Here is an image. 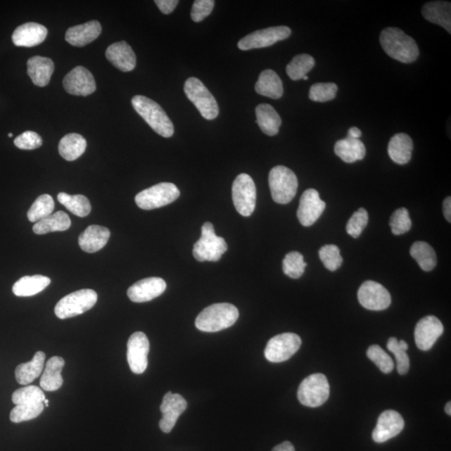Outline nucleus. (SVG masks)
<instances>
[{
    "mask_svg": "<svg viewBox=\"0 0 451 451\" xmlns=\"http://www.w3.org/2000/svg\"><path fill=\"white\" fill-rule=\"evenodd\" d=\"M379 40L387 55L401 63L409 64L418 59L419 51L417 42L400 29L390 27L383 30Z\"/></svg>",
    "mask_w": 451,
    "mask_h": 451,
    "instance_id": "f257e3e1",
    "label": "nucleus"
},
{
    "mask_svg": "<svg viewBox=\"0 0 451 451\" xmlns=\"http://www.w3.org/2000/svg\"><path fill=\"white\" fill-rule=\"evenodd\" d=\"M239 317V310L234 305L230 303H215L201 312L195 324L201 331L216 333L231 327Z\"/></svg>",
    "mask_w": 451,
    "mask_h": 451,
    "instance_id": "f03ea898",
    "label": "nucleus"
},
{
    "mask_svg": "<svg viewBox=\"0 0 451 451\" xmlns=\"http://www.w3.org/2000/svg\"><path fill=\"white\" fill-rule=\"evenodd\" d=\"M132 104L136 113L158 135L166 138L173 136V124L162 106L143 96H134Z\"/></svg>",
    "mask_w": 451,
    "mask_h": 451,
    "instance_id": "7ed1b4c3",
    "label": "nucleus"
},
{
    "mask_svg": "<svg viewBox=\"0 0 451 451\" xmlns=\"http://www.w3.org/2000/svg\"><path fill=\"white\" fill-rule=\"evenodd\" d=\"M227 244L224 239L217 236L211 222H205L202 235L194 244L193 256L199 262H218L227 252Z\"/></svg>",
    "mask_w": 451,
    "mask_h": 451,
    "instance_id": "20e7f679",
    "label": "nucleus"
},
{
    "mask_svg": "<svg viewBox=\"0 0 451 451\" xmlns=\"http://www.w3.org/2000/svg\"><path fill=\"white\" fill-rule=\"evenodd\" d=\"M269 182L272 198L275 203L288 204L296 196L298 182L292 170L284 166L272 168Z\"/></svg>",
    "mask_w": 451,
    "mask_h": 451,
    "instance_id": "39448f33",
    "label": "nucleus"
},
{
    "mask_svg": "<svg viewBox=\"0 0 451 451\" xmlns=\"http://www.w3.org/2000/svg\"><path fill=\"white\" fill-rule=\"evenodd\" d=\"M97 299V293L92 289L79 290L61 298L55 307V314L61 319L73 318L91 310Z\"/></svg>",
    "mask_w": 451,
    "mask_h": 451,
    "instance_id": "423d86ee",
    "label": "nucleus"
},
{
    "mask_svg": "<svg viewBox=\"0 0 451 451\" xmlns=\"http://www.w3.org/2000/svg\"><path fill=\"white\" fill-rule=\"evenodd\" d=\"M330 387L323 374H314L303 379L298 390V399L307 407L317 408L328 400Z\"/></svg>",
    "mask_w": 451,
    "mask_h": 451,
    "instance_id": "0eeeda50",
    "label": "nucleus"
},
{
    "mask_svg": "<svg viewBox=\"0 0 451 451\" xmlns=\"http://www.w3.org/2000/svg\"><path fill=\"white\" fill-rule=\"evenodd\" d=\"M180 191L173 183L162 182L143 190L136 196V203L143 210L167 206L179 198Z\"/></svg>",
    "mask_w": 451,
    "mask_h": 451,
    "instance_id": "6e6552de",
    "label": "nucleus"
},
{
    "mask_svg": "<svg viewBox=\"0 0 451 451\" xmlns=\"http://www.w3.org/2000/svg\"><path fill=\"white\" fill-rule=\"evenodd\" d=\"M184 91L187 98L193 102L203 118L212 120L216 119L220 115V107L215 98L199 79L191 77L187 80Z\"/></svg>",
    "mask_w": 451,
    "mask_h": 451,
    "instance_id": "1a4fd4ad",
    "label": "nucleus"
},
{
    "mask_svg": "<svg viewBox=\"0 0 451 451\" xmlns=\"http://www.w3.org/2000/svg\"><path fill=\"white\" fill-rule=\"evenodd\" d=\"M231 195L236 211L243 217L251 216L257 200V189L253 178L248 174H240L232 184Z\"/></svg>",
    "mask_w": 451,
    "mask_h": 451,
    "instance_id": "9d476101",
    "label": "nucleus"
},
{
    "mask_svg": "<svg viewBox=\"0 0 451 451\" xmlns=\"http://www.w3.org/2000/svg\"><path fill=\"white\" fill-rule=\"evenodd\" d=\"M302 345L301 338L296 334L284 333L272 338L265 351V358L272 363L288 360L296 354Z\"/></svg>",
    "mask_w": 451,
    "mask_h": 451,
    "instance_id": "9b49d317",
    "label": "nucleus"
},
{
    "mask_svg": "<svg viewBox=\"0 0 451 451\" xmlns=\"http://www.w3.org/2000/svg\"><path fill=\"white\" fill-rule=\"evenodd\" d=\"M291 29L288 26H276L257 30L243 37L238 44L241 51L261 49L274 46L277 42L288 39L291 35Z\"/></svg>",
    "mask_w": 451,
    "mask_h": 451,
    "instance_id": "f8f14e48",
    "label": "nucleus"
},
{
    "mask_svg": "<svg viewBox=\"0 0 451 451\" xmlns=\"http://www.w3.org/2000/svg\"><path fill=\"white\" fill-rule=\"evenodd\" d=\"M358 298L360 305L369 310H385L391 305V296L388 290L371 280L366 281L360 286Z\"/></svg>",
    "mask_w": 451,
    "mask_h": 451,
    "instance_id": "ddd939ff",
    "label": "nucleus"
},
{
    "mask_svg": "<svg viewBox=\"0 0 451 451\" xmlns=\"http://www.w3.org/2000/svg\"><path fill=\"white\" fill-rule=\"evenodd\" d=\"M150 343L144 333L136 332L129 337L127 343V361L134 374H141L146 371L148 365Z\"/></svg>",
    "mask_w": 451,
    "mask_h": 451,
    "instance_id": "4468645a",
    "label": "nucleus"
},
{
    "mask_svg": "<svg viewBox=\"0 0 451 451\" xmlns=\"http://www.w3.org/2000/svg\"><path fill=\"white\" fill-rule=\"evenodd\" d=\"M65 90L70 95L87 96L96 90L93 75L83 66L75 67L65 75L63 80Z\"/></svg>",
    "mask_w": 451,
    "mask_h": 451,
    "instance_id": "2eb2a0df",
    "label": "nucleus"
},
{
    "mask_svg": "<svg viewBox=\"0 0 451 451\" xmlns=\"http://www.w3.org/2000/svg\"><path fill=\"white\" fill-rule=\"evenodd\" d=\"M326 204L321 200L319 191L307 189L303 193L298 209L297 216L303 226L314 225L322 215Z\"/></svg>",
    "mask_w": 451,
    "mask_h": 451,
    "instance_id": "dca6fc26",
    "label": "nucleus"
},
{
    "mask_svg": "<svg viewBox=\"0 0 451 451\" xmlns=\"http://www.w3.org/2000/svg\"><path fill=\"white\" fill-rule=\"evenodd\" d=\"M444 332L443 324L435 316L419 321L414 329V341L419 350H430Z\"/></svg>",
    "mask_w": 451,
    "mask_h": 451,
    "instance_id": "f3484780",
    "label": "nucleus"
},
{
    "mask_svg": "<svg viewBox=\"0 0 451 451\" xmlns=\"http://www.w3.org/2000/svg\"><path fill=\"white\" fill-rule=\"evenodd\" d=\"M405 421L400 414L395 410H386L378 419L372 437L376 443H385L398 436L403 431Z\"/></svg>",
    "mask_w": 451,
    "mask_h": 451,
    "instance_id": "a211bd4d",
    "label": "nucleus"
},
{
    "mask_svg": "<svg viewBox=\"0 0 451 451\" xmlns=\"http://www.w3.org/2000/svg\"><path fill=\"white\" fill-rule=\"evenodd\" d=\"M186 408V401L182 395L167 392L163 397V403L160 405V412L163 413V419L159 423L160 430L164 433L171 432L175 426L178 418L181 417Z\"/></svg>",
    "mask_w": 451,
    "mask_h": 451,
    "instance_id": "6ab92c4d",
    "label": "nucleus"
},
{
    "mask_svg": "<svg viewBox=\"0 0 451 451\" xmlns=\"http://www.w3.org/2000/svg\"><path fill=\"white\" fill-rule=\"evenodd\" d=\"M167 284L160 278H147L129 287L127 296L134 303H146L153 300L165 292Z\"/></svg>",
    "mask_w": 451,
    "mask_h": 451,
    "instance_id": "aec40b11",
    "label": "nucleus"
},
{
    "mask_svg": "<svg viewBox=\"0 0 451 451\" xmlns=\"http://www.w3.org/2000/svg\"><path fill=\"white\" fill-rule=\"evenodd\" d=\"M48 34L46 27L34 22L17 27L12 35L13 43L20 47H34L46 40Z\"/></svg>",
    "mask_w": 451,
    "mask_h": 451,
    "instance_id": "412c9836",
    "label": "nucleus"
},
{
    "mask_svg": "<svg viewBox=\"0 0 451 451\" xmlns=\"http://www.w3.org/2000/svg\"><path fill=\"white\" fill-rule=\"evenodd\" d=\"M106 56L115 68L123 72H129L135 69L136 65V56L131 46L127 42H116L106 51Z\"/></svg>",
    "mask_w": 451,
    "mask_h": 451,
    "instance_id": "4be33fe9",
    "label": "nucleus"
},
{
    "mask_svg": "<svg viewBox=\"0 0 451 451\" xmlns=\"http://www.w3.org/2000/svg\"><path fill=\"white\" fill-rule=\"evenodd\" d=\"M101 31L100 22L92 20L86 24L71 27L66 31L65 40L71 46L83 47L99 37Z\"/></svg>",
    "mask_w": 451,
    "mask_h": 451,
    "instance_id": "5701e85b",
    "label": "nucleus"
},
{
    "mask_svg": "<svg viewBox=\"0 0 451 451\" xmlns=\"http://www.w3.org/2000/svg\"><path fill=\"white\" fill-rule=\"evenodd\" d=\"M110 231L105 227L91 225L79 236V245L84 252L94 253L100 251L108 243Z\"/></svg>",
    "mask_w": 451,
    "mask_h": 451,
    "instance_id": "b1692460",
    "label": "nucleus"
},
{
    "mask_svg": "<svg viewBox=\"0 0 451 451\" xmlns=\"http://www.w3.org/2000/svg\"><path fill=\"white\" fill-rule=\"evenodd\" d=\"M28 75L35 86L46 87L55 70V64L46 57L34 56L27 62Z\"/></svg>",
    "mask_w": 451,
    "mask_h": 451,
    "instance_id": "393cba45",
    "label": "nucleus"
},
{
    "mask_svg": "<svg viewBox=\"0 0 451 451\" xmlns=\"http://www.w3.org/2000/svg\"><path fill=\"white\" fill-rule=\"evenodd\" d=\"M65 360L61 357H52L44 368L39 385L44 391H56L63 385L61 371L65 366Z\"/></svg>",
    "mask_w": 451,
    "mask_h": 451,
    "instance_id": "a878e982",
    "label": "nucleus"
},
{
    "mask_svg": "<svg viewBox=\"0 0 451 451\" xmlns=\"http://www.w3.org/2000/svg\"><path fill=\"white\" fill-rule=\"evenodd\" d=\"M414 144L412 138L405 133L396 134L388 143V153L397 164H407L412 159Z\"/></svg>",
    "mask_w": 451,
    "mask_h": 451,
    "instance_id": "bb28decb",
    "label": "nucleus"
},
{
    "mask_svg": "<svg viewBox=\"0 0 451 451\" xmlns=\"http://www.w3.org/2000/svg\"><path fill=\"white\" fill-rule=\"evenodd\" d=\"M424 18L433 24L443 27L451 33V4L450 2L433 1L422 8Z\"/></svg>",
    "mask_w": 451,
    "mask_h": 451,
    "instance_id": "cd10ccee",
    "label": "nucleus"
},
{
    "mask_svg": "<svg viewBox=\"0 0 451 451\" xmlns=\"http://www.w3.org/2000/svg\"><path fill=\"white\" fill-rule=\"evenodd\" d=\"M255 91L258 95L279 99L284 95L282 80L278 74L272 70H265L259 75L255 84Z\"/></svg>",
    "mask_w": 451,
    "mask_h": 451,
    "instance_id": "c85d7f7f",
    "label": "nucleus"
},
{
    "mask_svg": "<svg viewBox=\"0 0 451 451\" xmlns=\"http://www.w3.org/2000/svg\"><path fill=\"white\" fill-rule=\"evenodd\" d=\"M46 355L44 352H35L33 359L28 363L18 365L15 369V378L18 383L22 386H28L35 379L39 377L44 370Z\"/></svg>",
    "mask_w": 451,
    "mask_h": 451,
    "instance_id": "c756f323",
    "label": "nucleus"
},
{
    "mask_svg": "<svg viewBox=\"0 0 451 451\" xmlns=\"http://www.w3.org/2000/svg\"><path fill=\"white\" fill-rule=\"evenodd\" d=\"M51 283V279L43 275L25 276L13 286V293L18 297H30L46 289Z\"/></svg>",
    "mask_w": 451,
    "mask_h": 451,
    "instance_id": "7c9ffc66",
    "label": "nucleus"
},
{
    "mask_svg": "<svg viewBox=\"0 0 451 451\" xmlns=\"http://www.w3.org/2000/svg\"><path fill=\"white\" fill-rule=\"evenodd\" d=\"M334 153L346 163H354L364 158L366 148L360 139L346 137L334 146Z\"/></svg>",
    "mask_w": 451,
    "mask_h": 451,
    "instance_id": "2f4dec72",
    "label": "nucleus"
},
{
    "mask_svg": "<svg viewBox=\"0 0 451 451\" xmlns=\"http://www.w3.org/2000/svg\"><path fill=\"white\" fill-rule=\"evenodd\" d=\"M257 123L262 132L269 136H276L279 132L282 120L274 107L261 104L256 108Z\"/></svg>",
    "mask_w": 451,
    "mask_h": 451,
    "instance_id": "473e14b6",
    "label": "nucleus"
},
{
    "mask_svg": "<svg viewBox=\"0 0 451 451\" xmlns=\"http://www.w3.org/2000/svg\"><path fill=\"white\" fill-rule=\"evenodd\" d=\"M87 140L77 133H70L60 141V155L66 160L72 162L82 156L86 151Z\"/></svg>",
    "mask_w": 451,
    "mask_h": 451,
    "instance_id": "72a5a7b5",
    "label": "nucleus"
},
{
    "mask_svg": "<svg viewBox=\"0 0 451 451\" xmlns=\"http://www.w3.org/2000/svg\"><path fill=\"white\" fill-rule=\"evenodd\" d=\"M70 226L71 221L68 214L59 211L35 223L33 231L35 234L43 235L49 232L64 231L68 230Z\"/></svg>",
    "mask_w": 451,
    "mask_h": 451,
    "instance_id": "f704fd0d",
    "label": "nucleus"
},
{
    "mask_svg": "<svg viewBox=\"0 0 451 451\" xmlns=\"http://www.w3.org/2000/svg\"><path fill=\"white\" fill-rule=\"evenodd\" d=\"M410 255L418 262L419 267L425 272H430L434 269L436 266V253L431 246L427 243H414L410 248Z\"/></svg>",
    "mask_w": 451,
    "mask_h": 451,
    "instance_id": "c9c22d12",
    "label": "nucleus"
},
{
    "mask_svg": "<svg viewBox=\"0 0 451 451\" xmlns=\"http://www.w3.org/2000/svg\"><path fill=\"white\" fill-rule=\"evenodd\" d=\"M58 201L80 217H87L91 212V205L87 196L83 195H70L65 193L58 194Z\"/></svg>",
    "mask_w": 451,
    "mask_h": 451,
    "instance_id": "e433bc0d",
    "label": "nucleus"
},
{
    "mask_svg": "<svg viewBox=\"0 0 451 451\" xmlns=\"http://www.w3.org/2000/svg\"><path fill=\"white\" fill-rule=\"evenodd\" d=\"M315 65V61L310 55L307 53H302V55L296 56L290 62L287 66V74L290 79L293 80H301L306 77L307 74L314 68Z\"/></svg>",
    "mask_w": 451,
    "mask_h": 451,
    "instance_id": "4c0bfd02",
    "label": "nucleus"
},
{
    "mask_svg": "<svg viewBox=\"0 0 451 451\" xmlns=\"http://www.w3.org/2000/svg\"><path fill=\"white\" fill-rule=\"evenodd\" d=\"M55 209V202L52 196L48 194L39 196L35 200L32 206L30 207L28 214V218L30 222H38L50 215Z\"/></svg>",
    "mask_w": 451,
    "mask_h": 451,
    "instance_id": "58836bf2",
    "label": "nucleus"
},
{
    "mask_svg": "<svg viewBox=\"0 0 451 451\" xmlns=\"http://www.w3.org/2000/svg\"><path fill=\"white\" fill-rule=\"evenodd\" d=\"M46 400L44 391L37 386H30L19 388L13 392V403L15 405L43 403Z\"/></svg>",
    "mask_w": 451,
    "mask_h": 451,
    "instance_id": "ea45409f",
    "label": "nucleus"
},
{
    "mask_svg": "<svg viewBox=\"0 0 451 451\" xmlns=\"http://www.w3.org/2000/svg\"><path fill=\"white\" fill-rule=\"evenodd\" d=\"M307 267V263L300 253L291 252L285 256L283 261V270L289 278H301Z\"/></svg>",
    "mask_w": 451,
    "mask_h": 451,
    "instance_id": "a19ab883",
    "label": "nucleus"
},
{
    "mask_svg": "<svg viewBox=\"0 0 451 451\" xmlns=\"http://www.w3.org/2000/svg\"><path fill=\"white\" fill-rule=\"evenodd\" d=\"M44 409V403L15 405L11 412V421L13 423L31 421L39 417Z\"/></svg>",
    "mask_w": 451,
    "mask_h": 451,
    "instance_id": "79ce46f5",
    "label": "nucleus"
},
{
    "mask_svg": "<svg viewBox=\"0 0 451 451\" xmlns=\"http://www.w3.org/2000/svg\"><path fill=\"white\" fill-rule=\"evenodd\" d=\"M319 253L320 260L328 270L334 272L341 267L343 258L341 255V250L336 245H324L320 248Z\"/></svg>",
    "mask_w": 451,
    "mask_h": 451,
    "instance_id": "37998d69",
    "label": "nucleus"
},
{
    "mask_svg": "<svg viewBox=\"0 0 451 451\" xmlns=\"http://www.w3.org/2000/svg\"><path fill=\"white\" fill-rule=\"evenodd\" d=\"M367 356L383 374H390L394 369V361L381 346H370L367 350Z\"/></svg>",
    "mask_w": 451,
    "mask_h": 451,
    "instance_id": "c03bdc74",
    "label": "nucleus"
},
{
    "mask_svg": "<svg viewBox=\"0 0 451 451\" xmlns=\"http://www.w3.org/2000/svg\"><path fill=\"white\" fill-rule=\"evenodd\" d=\"M390 226L393 234L402 235L408 232L412 227V222L410 220L408 210L404 208L397 209L392 214Z\"/></svg>",
    "mask_w": 451,
    "mask_h": 451,
    "instance_id": "a18cd8bd",
    "label": "nucleus"
},
{
    "mask_svg": "<svg viewBox=\"0 0 451 451\" xmlns=\"http://www.w3.org/2000/svg\"><path fill=\"white\" fill-rule=\"evenodd\" d=\"M338 87L334 83H317L312 86L310 99L316 102H327L336 98Z\"/></svg>",
    "mask_w": 451,
    "mask_h": 451,
    "instance_id": "49530a36",
    "label": "nucleus"
},
{
    "mask_svg": "<svg viewBox=\"0 0 451 451\" xmlns=\"http://www.w3.org/2000/svg\"><path fill=\"white\" fill-rule=\"evenodd\" d=\"M369 214L364 208H360L352 214L350 220H348L346 226V230L348 235L352 238L358 239L364 231L366 226L368 225Z\"/></svg>",
    "mask_w": 451,
    "mask_h": 451,
    "instance_id": "de8ad7c7",
    "label": "nucleus"
},
{
    "mask_svg": "<svg viewBox=\"0 0 451 451\" xmlns=\"http://www.w3.org/2000/svg\"><path fill=\"white\" fill-rule=\"evenodd\" d=\"M387 348L395 356L397 362V370L400 374H407L409 369V358L404 350H402L398 345V341L396 338H390L387 343Z\"/></svg>",
    "mask_w": 451,
    "mask_h": 451,
    "instance_id": "09e8293b",
    "label": "nucleus"
},
{
    "mask_svg": "<svg viewBox=\"0 0 451 451\" xmlns=\"http://www.w3.org/2000/svg\"><path fill=\"white\" fill-rule=\"evenodd\" d=\"M43 144L42 136L38 133L27 131L22 133L15 139V145L21 150H34L39 148Z\"/></svg>",
    "mask_w": 451,
    "mask_h": 451,
    "instance_id": "8fccbe9b",
    "label": "nucleus"
},
{
    "mask_svg": "<svg viewBox=\"0 0 451 451\" xmlns=\"http://www.w3.org/2000/svg\"><path fill=\"white\" fill-rule=\"evenodd\" d=\"M215 1L213 0H196L191 8V20L194 22L203 21L212 12Z\"/></svg>",
    "mask_w": 451,
    "mask_h": 451,
    "instance_id": "3c124183",
    "label": "nucleus"
},
{
    "mask_svg": "<svg viewBox=\"0 0 451 451\" xmlns=\"http://www.w3.org/2000/svg\"><path fill=\"white\" fill-rule=\"evenodd\" d=\"M155 3L162 13L169 15L175 10L179 2L177 0H155Z\"/></svg>",
    "mask_w": 451,
    "mask_h": 451,
    "instance_id": "603ef678",
    "label": "nucleus"
},
{
    "mask_svg": "<svg viewBox=\"0 0 451 451\" xmlns=\"http://www.w3.org/2000/svg\"><path fill=\"white\" fill-rule=\"evenodd\" d=\"M443 211L445 220L449 222H451V199L450 196H448L447 198H445L443 203Z\"/></svg>",
    "mask_w": 451,
    "mask_h": 451,
    "instance_id": "864d4df0",
    "label": "nucleus"
},
{
    "mask_svg": "<svg viewBox=\"0 0 451 451\" xmlns=\"http://www.w3.org/2000/svg\"><path fill=\"white\" fill-rule=\"evenodd\" d=\"M272 451H296V450L290 442L285 441L284 443L275 446Z\"/></svg>",
    "mask_w": 451,
    "mask_h": 451,
    "instance_id": "5fc2aeb1",
    "label": "nucleus"
},
{
    "mask_svg": "<svg viewBox=\"0 0 451 451\" xmlns=\"http://www.w3.org/2000/svg\"><path fill=\"white\" fill-rule=\"evenodd\" d=\"M362 136V132L358 127H351L348 129V138H352V139H359Z\"/></svg>",
    "mask_w": 451,
    "mask_h": 451,
    "instance_id": "6e6d98bb",
    "label": "nucleus"
},
{
    "mask_svg": "<svg viewBox=\"0 0 451 451\" xmlns=\"http://www.w3.org/2000/svg\"><path fill=\"white\" fill-rule=\"evenodd\" d=\"M398 345L402 350H404L405 352L408 350V348H409L408 343H406L405 341H398Z\"/></svg>",
    "mask_w": 451,
    "mask_h": 451,
    "instance_id": "4d7b16f0",
    "label": "nucleus"
},
{
    "mask_svg": "<svg viewBox=\"0 0 451 451\" xmlns=\"http://www.w3.org/2000/svg\"><path fill=\"white\" fill-rule=\"evenodd\" d=\"M445 410L446 414H447L449 415H451V403H450V402H448V403L446 404L445 407Z\"/></svg>",
    "mask_w": 451,
    "mask_h": 451,
    "instance_id": "13d9d810",
    "label": "nucleus"
},
{
    "mask_svg": "<svg viewBox=\"0 0 451 451\" xmlns=\"http://www.w3.org/2000/svg\"><path fill=\"white\" fill-rule=\"evenodd\" d=\"M43 403H44V406H46V407H48V406H49V400L47 399L44 400Z\"/></svg>",
    "mask_w": 451,
    "mask_h": 451,
    "instance_id": "bf43d9fd",
    "label": "nucleus"
},
{
    "mask_svg": "<svg viewBox=\"0 0 451 451\" xmlns=\"http://www.w3.org/2000/svg\"><path fill=\"white\" fill-rule=\"evenodd\" d=\"M303 80H309V77H307V75H306V77H303Z\"/></svg>",
    "mask_w": 451,
    "mask_h": 451,
    "instance_id": "052dcab7",
    "label": "nucleus"
},
{
    "mask_svg": "<svg viewBox=\"0 0 451 451\" xmlns=\"http://www.w3.org/2000/svg\"><path fill=\"white\" fill-rule=\"evenodd\" d=\"M8 137H12L13 136V134L12 133H8Z\"/></svg>",
    "mask_w": 451,
    "mask_h": 451,
    "instance_id": "680f3d73",
    "label": "nucleus"
}]
</instances>
